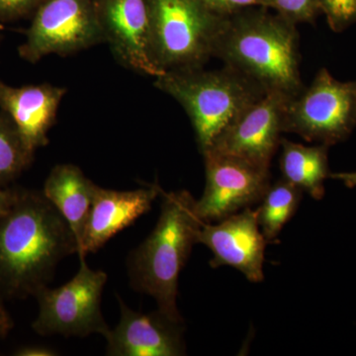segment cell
Masks as SVG:
<instances>
[{"label":"cell","instance_id":"1","mask_svg":"<svg viewBox=\"0 0 356 356\" xmlns=\"http://www.w3.org/2000/svg\"><path fill=\"white\" fill-rule=\"evenodd\" d=\"M79 252L70 225L43 192L18 188L0 218V293L4 298L34 297L48 286L56 267Z\"/></svg>","mask_w":356,"mask_h":356},{"label":"cell","instance_id":"2","mask_svg":"<svg viewBox=\"0 0 356 356\" xmlns=\"http://www.w3.org/2000/svg\"><path fill=\"white\" fill-rule=\"evenodd\" d=\"M213 58L247 77L266 93L292 98L304 88L296 25L266 10L226 16Z\"/></svg>","mask_w":356,"mask_h":356},{"label":"cell","instance_id":"3","mask_svg":"<svg viewBox=\"0 0 356 356\" xmlns=\"http://www.w3.org/2000/svg\"><path fill=\"white\" fill-rule=\"evenodd\" d=\"M161 215L146 240L129 255L131 286L156 300L159 310L184 322L177 309L178 280L204 222L191 192H161Z\"/></svg>","mask_w":356,"mask_h":356},{"label":"cell","instance_id":"4","mask_svg":"<svg viewBox=\"0 0 356 356\" xmlns=\"http://www.w3.org/2000/svg\"><path fill=\"white\" fill-rule=\"evenodd\" d=\"M154 86L172 96L191 119L201 154L250 105L266 95L231 67L168 70Z\"/></svg>","mask_w":356,"mask_h":356},{"label":"cell","instance_id":"5","mask_svg":"<svg viewBox=\"0 0 356 356\" xmlns=\"http://www.w3.org/2000/svg\"><path fill=\"white\" fill-rule=\"evenodd\" d=\"M154 58L163 72L198 69L213 58L226 16L201 0H149Z\"/></svg>","mask_w":356,"mask_h":356},{"label":"cell","instance_id":"6","mask_svg":"<svg viewBox=\"0 0 356 356\" xmlns=\"http://www.w3.org/2000/svg\"><path fill=\"white\" fill-rule=\"evenodd\" d=\"M356 128V81H341L322 67L309 88L287 100L282 131L330 147Z\"/></svg>","mask_w":356,"mask_h":356},{"label":"cell","instance_id":"7","mask_svg":"<svg viewBox=\"0 0 356 356\" xmlns=\"http://www.w3.org/2000/svg\"><path fill=\"white\" fill-rule=\"evenodd\" d=\"M79 271L63 286H44L35 294L38 301V317L32 329L41 336L60 334L86 337L102 334L106 339L111 329L102 311L103 289L107 274L93 270L86 259H79Z\"/></svg>","mask_w":356,"mask_h":356},{"label":"cell","instance_id":"8","mask_svg":"<svg viewBox=\"0 0 356 356\" xmlns=\"http://www.w3.org/2000/svg\"><path fill=\"white\" fill-rule=\"evenodd\" d=\"M103 42L95 0H46L37 8L18 51L27 62L69 56Z\"/></svg>","mask_w":356,"mask_h":356},{"label":"cell","instance_id":"9","mask_svg":"<svg viewBox=\"0 0 356 356\" xmlns=\"http://www.w3.org/2000/svg\"><path fill=\"white\" fill-rule=\"evenodd\" d=\"M203 156L205 189L196 211L204 222L221 221L261 202L271 184L270 168L214 151Z\"/></svg>","mask_w":356,"mask_h":356},{"label":"cell","instance_id":"10","mask_svg":"<svg viewBox=\"0 0 356 356\" xmlns=\"http://www.w3.org/2000/svg\"><path fill=\"white\" fill-rule=\"evenodd\" d=\"M103 42L128 69L154 79L165 74L154 58L149 0H95Z\"/></svg>","mask_w":356,"mask_h":356},{"label":"cell","instance_id":"11","mask_svg":"<svg viewBox=\"0 0 356 356\" xmlns=\"http://www.w3.org/2000/svg\"><path fill=\"white\" fill-rule=\"evenodd\" d=\"M288 99L277 93H267L238 115L208 151L270 168L274 154L280 147L283 110Z\"/></svg>","mask_w":356,"mask_h":356},{"label":"cell","instance_id":"12","mask_svg":"<svg viewBox=\"0 0 356 356\" xmlns=\"http://www.w3.org/2000/svg\"><path fill=\"white\" fill-rule=\"evenodd\" d=\"M197 243L212 252L210 266L213 268L231 266L250 282L264 280L267 241L259 228L257 209L245 208L215 225L204 222L199 229Z\"/></svg>","mask_w":356,"mask_h":356},{"label":"cell","instance_id":"13","mask_svg":"<svg viewBox=\"0 0 356 356\" xmlns=\"http://www.w3.org/2000/svg\"><path fill=\"white\" fill-rule=\"evenodd\" d=\"M119 324L106 337L110 356H180L185 355L184 322H177L159 310H131L120 297Z\"/></svg>","mask_w":356,"mask_h":356},{"label":"cell","instance_id":"14","mask_svg":"<svg viewBox=\"0 0 356 356\" xmlns=\"http://www.w3.org/2000/svg\"><path fill=\"white\" fill-rule=\"evenodd\" d=\"M161 192L158 184L130 191H112L96 185L77 254L79 259L97 252L112 236L149 212Z\"/></svg>","mask_w":356,"mask_h":356},{"label":"cell","instance_id":"15","mask_svg":"<svg viewBox=\"0 0 356 356\" xmlns=\"http://www.w3.org/2000/svg\"><path fill=\"white\" fill-rule=\"evenodd\" d=\"M65 93V88L50 83L16 88L0 81V109L33 153L49 144L48 133Z\"/></svg>","mask_w":356,"mask_h":356},{"label":"cell","instance_id":"16","mask_svg":"<svg viewBox=\"0 0 356 356\" xmlns=\"http://www.w3.org/2000/svg\"><path fill=\"white\" fill-rule=\"evenodd\" d=\"M95 187L96 184L83 175L79 166L64 163L51 170L42 191L70 225L76 236L79 250Z\"/></svg>","mask_w":356,"mask_h":356},{"label":"cell","instance_id":"17","mask_svg":"<svg viewBox=\"0 0 356 356\" xmlns=\"http://www.w3.org/2000/svg\"><path fill=\"white\" fill-rule=\"evenodd\" d=\"M280 170L282 178L315 200L325 196V182L331 175L329 168V147L304 146L281 139Z\"/></svg>","mask_w":356,"mask_h":356},{"label":"cell","instance_id":"18","mask_svg":"<svg viewBox=\"0 0 356 356\" xmlns=\"http://www.w3.org/2000/svg\"><path fill=\"white\" fill-rule=\"evenodd\" d=\"M304 192L286 180L281 179L270 184L257 209L259 228L267 243L280 236L285 225L298 209Z\"/></svg>","mask_w":356,"mask_h":356},{"label":"cell","instance_id":"19","mask_svg":"<svg viewBox=\"0 0 356 356\" xmlns=\"http://www.w3.org/2000/svg\"><path fill=\"white\" fill-rule=\"evenodd\" d=\"M34 154L23 142L8 115L0 113V187L13 182L24 172Z\"/></svg>","mask_w":356,"mask_h":356},{"label":"cell","instance_id":"20","mask_svg":"<svg viewBox=\"0 0 356 356\" xmlns=\"http://www.w3.org/2000/svg\"><path fill=\"white\" fill-rule=\"evenodd\" d=\"M264 8H273L293 24L314 23L322 13L318 0H261Z\"/></svg>","mask_w":356,"mask_h":356},{"label":"cell","instance_id":"21","mask_svg":"<svg viewBox=\"0 0 356 356\" xmlns=\"http://www.w3.org/2000/svg\"><path fill=\"white\" fill-rule=\"evenodd\" d=\"M321 11L334 33H341L356 24V0H318Z\"/></svg>","mask_w":356,"mask_h":356},{"label":"cell","instance_id":"22","mask_svg":"<svg viewBox=\"0 0 356 356\" xmlns=\"http://www.w3.org/2000/svg\"><path fill=\"white\" fill-rule=\"evenodd\" d=\"M46 0H0V22L18 19L27 15Z\"/></svg>","mask_w":356,"mask_h":356},{"label":"cell","instance_id":"23","mask_svg":"<svg viewBox=\"0 0 356 356\" xmlns=\"http://www.w3.org/2000/svg\"><path fill=\"white\" fill-rule=\"evenodd\" d=\"M201 1L213 13L221 16H229L250 7L261 6V0H201Z\"/></svg>","mask_w":356,"mask_h":356},{"label":"cell","instance_id":"24","mask_svg":"<svg viewBox=\"0 0 356 356\" xmlns=\"http://www.w3.org/2000/svg\"><path fill=\"white\" fill-rule=\"evenodd\" d=\"M4 296L0 293V337L3 339L9 332L13 329L14 323L13 318L9 315L6 305H4Z\"/></svg>","mask_w":356,"mask_h":356},{"label":"cell","instance_id":"25","mask_svg":"<svg viewBox=\"0 0 356 356\" xmlns=\"http://www.w3.org/2000/svg\"><path fill=\"white\" fill-rule=\"evenodd\" d=\"M17 189L18 187H13V188L0 187V218L3 216L13 205L17 195Z\"/></svg>","mask_w":356,"mask_h":356},{"label":"cell","instance_id":"26","mask_svg":"<svg viewBox=\"0 0 356 356\" xmlns=\"http://www.w3.org/2000/svg\"><path fill=\"white\" fill-rule=\"evenodd\" d=\"M14 355L17 356H54L57 355L55 350L49 348L39 346H23L19 350H16Z\"/></svg>","mask_w":356,"mask_h":356},{"label":"cell","instance_id":"27","mask_svg":"<svg viewBox=\"0 0 356 356\" xmlns=\"http://www.w3.org/2000/svg\"><path fill=\"white\" fill-rule=\"evenodd\" d=\"M330 177L339 180V181L343 182L346 187H350V188L356 187V172L331 173Z\"/></svg>","mask_w":356,"mask_h":356}]
</instances>
